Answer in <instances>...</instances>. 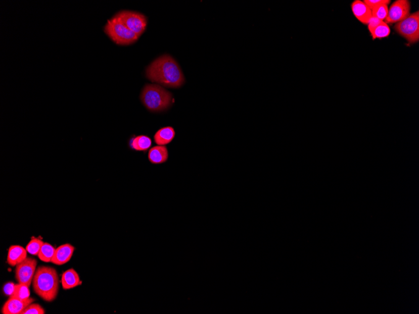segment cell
Wrapping results in <instances>:
<instances>
[{
  "instance_id": "7c38bea8",
  "label": "cell",
  "mask_w": 419,
  "mask_h": 314,
  "mask_svg": "<svg viewBox=\"0 0 419 314\" xmlns=\"http://www.w3.org/2000/svg\"><path fill=\"white\" fill-rule=\"evenodd\" d=\"M27 258V251L23 246L19 245L10 246L7 256V262L10 266H17Z\"/></svg>"
},
{
  "instance_id": "277c9868",
  "label": "cell",
  "mask_w": 419,
  "mask_h": 314,
  "mask_svg": "<svg viewBox=\"0 0 419 314\" xmlns=\"http://www.w3.org/2000/svg\"><path fill=\"white\" fill-rule=\"evenodd\" d=\"M104 31L114 43L120 45H131L136 42L139 37L129 30L116 15L108 20Z\"/></svg>"
},
{
  "instance_id": "ba28073f",
  "label": "cell",
  "mask_w": 419,
  "mask_h": 314,
  "mask_svg": "<svg viewBox=\"0 0 419 314\" xmlns=\"http://www.w3.org/2000/svg\"><path fill=\"white\" fill-rule=\"evenodd\" d=\"M410 4L408 0H397L389 9L385 23H397L409 16Z\"/></svg>"
},
{
  "instance_id": "ffe728a7",
  "label": "cell",
  "mask_w": 419,
  "mask_h": 314,
  "mask_svg": "<svg viewBox=\"0 0 419 314\" xmlns=\"http://www.w3.org/2000/svg\"><path fill=\"white\" fill-rule=\"evenodd\" d=\"M43 243V241L38 239V238H32L30 242L28 243L27 246H26V250L31 255H38L39 251H40Z\"/></svg>"
},
{
  "instance_id": "5b68a950",
  "label": "cell",
  "mask_w": 419,
  "mask_h": 314,
  "mask_svg": "<svg viewBox=\"0 0 419 314\" xmlns=\"http://www.w3.org/2000/svg\"><path fill=\"white\" fill-rule=\"evenodd\" d=\"M395 30L410 43L418 42L419 40V13L416 12L410 14L407 19L398 22Z\"/></svg>"
},
{
  "instance_id": "d6986e66",
  "label": "cell",
  "mask_w": 419,
  "mask_h": 314,
  "mask_svg": "<svg viewBox=\"0 0 419 314\" xmlns=\"http://www.w3.org/2000/svg\"><path fill=\"white\" fill-rule=\"evenodd\" d=\"M30 287L27 285L18 284L16 285L14 294L10 297H14L21 300H26L30 298Z\"/></svg>"
},
{
  "instance_id": "52a82bcc",
  "label": "cell",
  "mask_w": 419,
  "mask_h": 314,
  "mask_svg": "<svg viewBox=\"0 0 419 314\" xmlns=\"http://www.w3.org/2000/svg\"><path fill=\"white\" fill-rule=\"evenodd\" d=\"M37 261L33 258H27L16 266L15 277L18 284L30 287L34 277Z\"/></svg>"
},
{
  "instance_id": "9c48e42d",
  "label": "cell",
  "mask_w": 419,
  "mask_h": 314,
  "mask_svg": "<svg viewBox=\"0 0 419 314\" xmlns=\"http://www.w3.org/2000/svg\"><path fill=\"white\" fill-rule=\"evenodd\" d=\"M33 301H35V300L30 297L26 300L10 297L9 299L3 306L2 313L4 314H22L25 308L33 303Z\"/></svg>"
},
{
  "instance_id": "7402d4cb",
  "label": "cell",
  "mask_w": 419,
  "mask_h": 314,
  "mask_svg": "<svg viewBox=\"0 0 419 314\" xmlns=\"http://www.w3.org/2000/svg\"><path fill=\"white\" fill-rule=\"evenodd\" d=\"M45 313V310L40 305L32 303L25 308L22 314H44Z\"/></svg>"
},
{
  "instance_id": "5bb4252c",
  "label": "cell",
  "mask_w": 419,
  "mask_h": 314,
  "mask_svg": "<svg viewBox=\"0 0 419 314\" xmlns=\"http://www.w3.org/2000/svg\"><path fill=\"white\" fill-rule=\"evenodd\" d=\"M130 149L137 152H146L150 149L152 145V141L150 137L140 135V136L132 137L129 141Z\"/></svg>"
},
{
  "instance_id": "9a60e30c",
  "label": "cell",
  "mask_w": 419,
  "mask_h": 314,
  "mask_svg": "<svg viewBox=\"0 0 419 314\" xmlns=\"http://www.w3.org/2000/svg\"><path fill=\"white\" fill-rule=\"evenodd\" d=\"M81 284L79 274L74 269L67 270L62 274V285L64 290L71 289Z\"/></svg>"
},
{
  "instance_id": "7a4b0ae2",
  "label": "cell",
  "mask_w": 419,
  "mask_h": 314,
  "mask_svg": "<svg viewBox=\"0 0 419 314\" xmlns=\"http://www.w3.org/2000/svg\"><path fill=\"white\" fill-rule=\"evenodd\" d=\"M32 283L35 294L43 300L50 302L56 299L59 293V280L56 270L53 267H39Z\"/></svg>"
},
{
  "instance_id": "30bf717a",
  "label": "cell",
  "mask_w": 419,
  "mask_h": 314,
  "mask_svg": "<svg viewBox=\"0 0 419 314\" xmlns=\"http://www.w3.org/2000/svg\"><path fill=\"white\" fill-rule=\"evenodd\" d=\"M74 250V246L69 243L59 246L55 251L52 263L57 266H62L67 264L71 259Z\"/></svg>"
},
{
  "instance_id": "603a6c76",
  "label": "cell",
  "mask_w": 419,
  "mask_h": 314,
  "mask_svg": "<svg viewBox=\"0 0 419 314\" xmlns=\"http://www.w3.org/2000/svg\"><path fill=\"white\" fill-rule=\"evenodd\" d=\"M363 2L371 10L381 5H389L390 1V0H365Z\"/></svg>"
},
{
  "instance_id": "ac0fdd59",
  "label": "cell",
  "mask_w": 419,
  "mask_h": 314,
  "mask_svg": "<svg viewBox=\"0 0 419 314\" xmlns=\"http://www.w3.org/2000/svg\"><path fill=\"white\" fill-rule=\"evenodd\" d=\"M390 34V28L387 23L385 22H382L371 33L373 39L387 37Z\"/></svg>"
},
{
  "instance_id": "8fae6325",
  "label": "cell",
  "mask_w": 419,
  "mask_h": 314,
  "mask_svg": "<svg viewBox=\"0 0 419 314\" xmlns=\"http://www.w3.org/2000/svg\"><path fill=\"white\" fill-rule=\"evenodd\" d=\"M353 14L359 22L364 25L368 24L369 19L372 17L371 10L367 5L360 0H355L351 4Z\"/></svg>"
},
{
  "instance_id": "3957f363",
  "label": "cell",
  "mask_w": 419,
  "mask_h": 314,
  "mask_svg": "<svg viewBox=\"0 0 419 314\" xmlns=\"http://www.w3.org/2000/svg\"><path fill=\"white\" fill-rule=\"evenodd\" d=\"M145 107L153 113L163 111L173 102L172 95L160 85L147 84L140 95Z\"/></svg>"
},
{
  "instance_id": "6da1fadb",
  "label": "cell",
  "mask_w": 419,
  "mask_h": 314,
  "mask_svg": "<svg viewBox=\"0 0 419 314\" xmlns=\"http://www.w3.org/2000/svg\"><path fill=\"white\" fill-rule=\"evenodd\" d=\"M146 75L151 81L168 88L180 87L184 83L180 67L168 55H164L153 61L146 70Z\"/></svg>"
},
{
  "instance_id": "cb8c5ba5",
  "label": "cell",
  "mask_w": 419,
  "mask_h": 314,
  "mask_svg": "<svg viewBox=\"0 0 419 314\" xmlns=\"http://www.w3.org/2000/svg\"><path fill=\"white\" fill-rule=\"evenodd\" d=\"M17 284H15L13 282H8L4 285V294L8 296V297H11L14 294L15 289H16Z\"/></svg>"
},
{
  "instance_id": "e0dca14e",
  "label": "cell",
  "mask_w": 419,
  "mask_h": 314,
  "mask_svg": "<svg viewBox=\"0 0 419 314\" xmlns=\"http://www.w3.org/2000/svg\"><path fill=\"white\" fill-rule=\"evenodd\" d=\"M56 249L49 243H44L38 255L40 260L49 263L52 261Z\"/></svg>"
},
{
  "instance_id": "4fadbf2b",
  "label": "cell",
  "mask_w": 419,
  "mask_h": 314,
  "mask_svg": "<svg viewBox=\"0 0 419 314\" xmlns=\"http://www.w3.org/2000/svg\"><path fill=\"white\" fill-rule=\"evenodd\" d=\"M148 157L152 164H162L168 159V150L165 146L153 147L148 152Z\"/></svg>"
},
{
  "instance_id": "44dd1931",
  "label": "cell",
  "mask_w": 419,
  "mask_h": 314,
  "mask_svg": "<svg viewBox=\"0 0 419 314\" xmlns=\"http://www.w3.org/2000/svg\"><path fill=\"white\" fill-rule=\"evenodd\" d=\"M388 12H389V7H388V5L385 4L380 5L371 10L372 17L382 21L386 19Z\"/></svg>"
},
{
  "instance_id": "8992f818",
  "label": "cell",
  "mask_w": 419,
  "mask_h": 314,
  "mask_svg": "<svg viewBox=\"0 0 419 314\" xmlns=\"http://www.w3.org/2000/svg\"><path fill=\"white\" fill-rule=\"evenodd\" d=\"M121 22L132 32L140 37L145 32L147 25V19L144 15L136 12L124 10L116 15Z\"/></svg>"
},
{
  "instance_id": "2e32d148",
  "label": "cell",
  "mask_w": 419,
  "mask_h": 314,
  "mask_svg": "<svg viewBox=\"0 0 419 314\" xmlns=\"http://www.w3.org/2000/svg\"><path fill=\"white\" fill-rule=\"evenodd\" d=\"M175 136V131L172 127H165L156 132L154 136L155 142L158 146H165L170 144Z\"/></svg>"
},
{
  "instance_id": "d4e9b609",
  "label": "cell",
  "mask_w": 419,
  "mask_h": 314,
  "mask_svg": "<svg viewBox=\"0 0 419 314\" xmlns=\"http://www.w3.org/2000/svg\"><path fill=\"white\" fill-rule=\"evenodd\" d=\"M382 22H384V21L380 20L374 17H371V19L369 20L368 24H367L368 25V30L369 33H370V34Z\"/></svg>"
}]
</instances>
